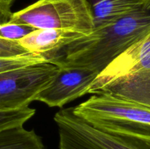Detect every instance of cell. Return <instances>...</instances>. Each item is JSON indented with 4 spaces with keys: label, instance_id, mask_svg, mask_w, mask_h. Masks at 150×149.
I'll use <instances>...</instances> for the list:
<instances>
[{
    "label": "cell",
    "instance_id": "cell-1",
    "mask_svg": "<svg viewBox=\"0 0 150 149\" xmlns=\"http://www.w3.org/2000/svg\"><path fill=\"white\" fill-rule=\"evenodd\" d=\"M150 32V1L114 23L94 29L90 34L62 49L50 61L59 67L85 68L100 72L111 61Z\"/></svg>",
    "mask_w": 150,
    "mask_h": 149
},
{
    "label": "cell",
    "instance_id": "cell-2",
    "mask_svg": "<svg viewBox=\"0 0 150 149\" xmlns=\"http://www.w3.org/2000/svg\"><path fill=\"white\" fill-rule=\"evenodd\" d=\"M108 92L150 108V32L98 74L87 93Z\"/></svg>",
    "mask_w": 150,
    "mask_h": 149
},
{
    "label": "cell",
    "instance_id": "cell-3",
    "mask_svg": "<svg viewBox=\"0 0 150 149\" xmlns=\"http://www.w3.org/2000/svg\"><path fill=\"white\" fill-rule=\"evenodd\" d=\"M93 127L117 134L150 136V108L108 92H98L72 108Z\"/></svg>",
    "mask_w": 150,
    "mask_h": 149
},
{
    "label": "cell",
    "instance_id": "cell-4",
    "mask_svg": "<svg viewBox=\"0 0 150 149\" xmlns=\"http://www.w3.org/2000/svg\"><path fill=\"white\" fill-rule=\"evenodd\" d=\"M59 149H150V136L117 134L93 127L75 115L72 108L56 112Z\"/></svg>",
    "mask_w": 150,
    "mask_h": 149
},
{
    "label": "cell",
    "instance_id": "cell-5",
    "mask_svg": "<svg viewBox=\"0 0 150 149\" xmlns=\"http://www.w3.org/2000/svg\"><path fill=\"white\" fill-rule=\"evenodd\" d=\"M9 22L36 29H64L85 34L95 29L92 4L88 0H38L13 13Z\"/></svg>",
    "mask_w": 150,
    "mask_h": 149
},
{
    "label": "cell",
    "instance_id": "cell-6",
    "mask_svg": "<svg viewBox=\"0 0 150 149\" xmlns=\"http://www.w3.org/2000/svg\"><path fill=\"white\" fill-rule=\"evenodd\" d=\"M59 70L51 61L0 73V110L29 106Z\"/></svg>",
    "mask_w": 150,
    "mask_h": 149
},
{
    "label": "cell",
    "instance_id": "cell-7",
    "mask_svg": "<svg viewBox=\"0 0 150 149\" xmlns=\"http://www.w3.org/2000/svg\"><path fill=\"white\" fill-rule=\"evenodd\" d=\"M99 72L85 68L59 67V70L46 87L38 93L35 101L50 108L64 105L87 94V91Z\"/></svg>",
    "mask_w": 150,
    "mask_h": 149
},
{
    "label": "cell",
    "instance_id": "cell-8",
    "mask_svg": "<svg viewBox=\"0 0 150 149\" xmlns=\"http://www.w3.org/2000/svg\"><path fill=\"white\" fill-rule=\"evenodd\" d=\"M87 34L70 29H40L19 39L18 42L29 52L43 54L50 59L51 53L62 51Z\"/></svg>",
    "mask_w": 150,
    "mask_h": 149
},
{
    "label": "cell",
    "instance_id": "cell-9",
    "mask_svg": "<svg viewBox=\"0 0 150 149\" xmlns=\"http://www.w3.org/2000/svg\"><path fill=\"white\" fill-rule=\"evenodd\" d=\"M150 0H96L92 3L95 28L114 23L146 5Z\"/></svg>",
    "mask_w": 150,
    "mask_h": 149
},
{
    "label": "cell",
    "instance_id": "cell-10",
    "mask_svg": "<svg viewBox=\"0 0 150 149\" xmlns=\"http://www.w3.org/2000/svg\"><path fill=\"white\" fill-rule=\"evenodd\" d=\"M0 149H45V146L35 130L19 127L0 133Z\"/></svg>",
    "mask_w": 150,
    "mask_h": 149
},
{
    "label": "cell",
    "instance_id": "cell-11",
    "mask_svg": "<svg viewBox=\"0 0 150 149\" xmlns=\"http://www.w3.org/2000/svg\"><path fill=\"white\" fill-rule=\"evenodd\" d=\"M49 61V58L46 56L36 53H29L15 56L0 57V73Z\"/></svg>",
    "mask_w": 150,
    "mask_h": 149
},
{
    "label": "cell",
    "instance_id": "cell-12",
    "mask_svg": "<svg viewBox=\"0 0 150 149\" xmlns=\"http://www.w3.org/2000/svg\"><path fill=\"white\" fill-rule=\"evenodd\" d=\"M35 113L36 110L29 106L16 110H0V133L10 129L23 127Z\"/></svg>",
    "mask_w": 150,
    "mask_h": 149
},
{
    "label": "cell",
    "instance_id": "cell-13",
    "mask_svg": "<svg viewBox=\"0 0 150 149\" xmlns=\"http://www.w3.org/2000/svg\"><path fill=\"white\" fill-rule=\"evenodd\" d=\"M35 30H36L35 28L29 25L8 21L0 25V37L8 40L18 41Z\"/></svg>",
    "mask_w": 150,
    "mask_h": 149
},
{
    "label": "cell",
    "instance_id": "cell-14",
    "mask_svg": "<svg viewBox=\"0 0 150 149\" xmlns=\"http://www.w3.org/2000/svg\"><path fill=\"white\" fill-rule=\"evenodd\" d=\"M18 41H12L0 37V57L15 56L29 53Z\"/></svg>",
    "mask_w": 150,
    "mask_h": 149
},
{
    "label": "cell",
    "instance_id": "cell-15",
    "mask_svg": "<svg viewBox=\"0 0 150 149\" xmlns=\"http://www.w3.org/2000/svg\"><path fill=\"white\" fill-rule=\"evenodd\" d=\"M14 1L0 0V25L4 24L10 20L12 13L11 7Z\"/></svg>",
    "mask_w": 150,
    "mask_h": 149
},
{
    "label": "cell",
    "instance_id": "cell-16",
    "mask_svg": "<svg viewBox=\"0 0 150 149\" xmlns=\"http://www.w3.org/2000/svg\"><path fill=\"white\" fill-rule=\"evenodd\" d=\"M88 1H89V2H90L91 4H92V3H93L94 1H96V0H88Z\"/></svg>",
    "mask_w": 150,
    "mask_h": 149
}]
</instances>
